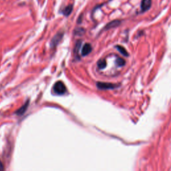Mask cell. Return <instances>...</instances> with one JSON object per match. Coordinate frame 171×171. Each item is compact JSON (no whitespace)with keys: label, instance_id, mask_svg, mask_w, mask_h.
I'll use <instances>...</instances> for the list:
<instances>
[{"label":"cell","instance_id":"cell-1","mask_svg":"<svg viewBox=\"0 0 171 171\" xmlns=\"http://www.w3.org/2000/svg\"><path fill=\"white\" fill-rule=\"evenodd\" d=\"M54 91L57 94H64L66 92V86L61 81L57 82L54 86Z\"/></svg>","mask_w":171,"mask_h":171},{"label":"cell","instance_id":"cell-12","mask_svg":"<svg viewBox=\"0 0 171 171\" xmlns=\"http://www.w3.org/2000/svg\"><path fill=\"white\" fill-rule=\"evenodd\" d=\"M84 29L78 28L75 31V34H76V35H82L83 34H84Z\"/></svg>","mask_w":171,"mask_h":171},{"label":"cell","instance_id":"cell-8","mask_svg":"<svg viewBox=\"0 0 171 171\" xmlns=\"http://www.w3.org/2000/svg\"><path fill=\"white\" fill-rule=\"evenodd\" d=\"M72 9H73L72 5H69V6H68L67 7H65V9L62 11V13L65 16H70V14L72 13Z\"/></svg>","mask_w":171,"mask_h":171},{"label":"cell","instance_id":"cell-9","mask_svg":"<svg viewBox=\"0 0 171 171\" xmlns=\"http://www.w3.org/2000/svg\"><path fill=\"white\" fill-rule=\"evenodd\" d=\"M116 49L119 50V51L120 52V54H122L123 56H126V57L128 56V53L127 52V51L126 50V49L124 47H122L121 46H116Z\"/></svg>","mask_w":171,"mask_h":171},{"label":"cell","instance_id":"cell-6","mask_svg":"<svg viewBox=\"0 0 171 171\" xmlns=\"http://www.w3.org/2000/svg\"><path fill=\"white\" fill-rule=\"evenodd\" d=\"M121 23V22L120 21V20H114V21H112L111 22H110V23L108 24L105 27V29H111V28H114V27H116L117 26H119V25Z\"/></svg>","mask_w":171,"mask_h":171},{"label":"cell","instance_id":"cell-5","mask_svg":"<svg viewBox=\"0 0 171 171\" xmlns=\"http://www.w3.org/2000/svg\"><path fill=\"white\" fill-rule=\"evenodd\" d=\"M92 46L90 44H86L82 50V55L83 56H86L87 55H88L90 52H92Z\"/></svg>","mask_w":171,"mask_h":171},{"label":"cell","instance_id":"cell-10","mask_svg":"<svg viewBox=\"0 0 171 171\" xmlns=\"http://www.w3.org/2000/svg\"><path fill=\"white\" fill-rule=\"evenodd\" d=\"M116 63L119 66H124L126 64V61L124 60L121 58V57H118V58L116 60Z\"/></svg>","mask_w":171,"mask_h":171},{"label":"cell","instance_id":"cell-4","mask_svg":"<svg viewBox=\"0 0 171 171\" xmlns=\"http://www.w3.org/2000/svg\"><path fill=\"white\" fill-rule=\"evenodd\" d=\"M152 5V0H142L141 5H140V8H141V11L144 12L148 11Z\"/></svg>","mask_w":171,"mask_h":171},{"label":"cell","instance_id":"cell-13","mask_svg":"<svg viewBox=\"0 0 171 171\" xmlns=\"http://www.w3.org/2000/svg\"><path fill=\"white\" fill-rule=\"evenodd\" d=\"M4 169V167H3V165H2L1 162H0V170H3Z\"/></svg>","mask_w":171,"mask_h":171},{"label":"cell","instance_id":"cell-2","mask_svg":"<svg viewBox=\"0 0 171 171\" xmlns=\"http://www.w3.org/2000/svg\"><path fill=\"white\" fill-rule=\"evenodd\" d=\"M96 86L98 88H99L100 90H111L116 88L119 86L118 84L106 82H97Z\"/></svg>","mask_w":171,"mask_h":171},{"label":"cell","instance_id":"cell-11","mask_svg":"<svg viewBox=\"0 0 171 171\" xmlns=\"http://www.w3.org/2000/svg\"><path fill=\"white\" fill-rule=\"evenodd\" d=\"M98 66L100 69H103L106 66V62L105 60H101L98 62Z\"/></svg>","mask_w":171,"mask_h":171},{"label":"cell","instance_id":"cell-7","mask_svg":"<svg viewBox=\"0 0 171 171\" xmlns=\"http://www.w3.org/2000/svg\"><path fill=\"white\" fill-rule=\"evenodd\" d=\"M28 104H29V102L27 101L26 104H25L24 105L22 106L20 108H19L18 110H17V111L16 112V114L17 115H22V114H24L25 112H26V110L27 108V107H28Z\"/></svg>","mask_w":171,"mask_h":171},{"label":"cell","instance_id":"cell-3","mask_svg":"<svg viewBox=\"0 0 171 171\" xmlns=\"http://www.w3.org/2000/svg\"><path fill=\"white\" fill-rule=\"evenodd\" d=\"M63 36H64V32H60L53 37L51 41L52 47H54L55 46H56L59 44V42L62 40Z\"/></svg>","mask_w":171,"mask_h":171}]
</instances>
